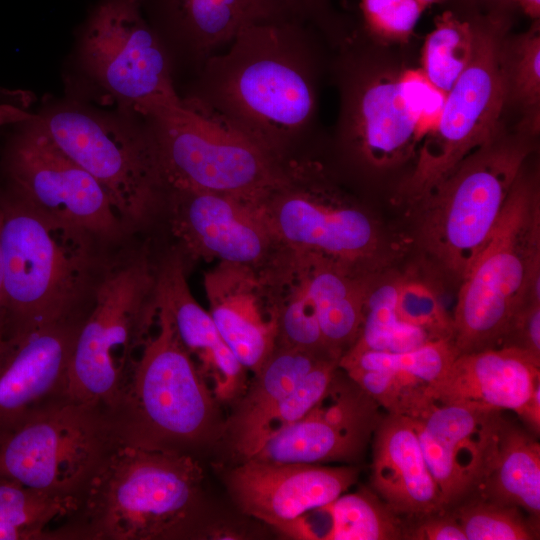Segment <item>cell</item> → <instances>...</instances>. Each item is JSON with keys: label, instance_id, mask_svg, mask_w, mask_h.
<instances>
[{"label": "cell", "instance_id": "ab89813d", "mask_svg": "<svg viewBox=\"0 0 540 540\" xmlns=\"http://www.w3.org/2000/svg\"><path fill=\"white\" fill-rule=\"evenodd\" d=\"M500 346H514L540 359V302L529 301L517 314Z\"/></svg>", "mask_w": 540, "mask_h": 540}, {"label": "cell", "instance_id": "83f0119b", "mask_svg": "<svg viewBox=\"0 0 540 540\" xmlns=\"http://www.w3.org/2000/svg\"><path fill=\"white\" fill-rule=\"evenodd\" d=\"M474 495L519 507L539 525L540 445L536 437L504 419L491 462Z\"/></svg>", "mask_w": 540, "mask_h": 540}, {"label": "cell", "instance_id": "4316f807", "mask_svg": "<svg viewBox=\"0 0 540 540\" xmlns=\"http://www.w3.org/2000/svg\"><path fill=\"white\" fill-rule=\"evenodd\" d=\"M291 255L314 303L324 344L340 359L358 337L366 295L376 274L358 275L320 258Z\"/></svg>", "mask_w": 540, "mask_h": 540}, {"label": "cell", "instance_id": "7a4b0ae2", "mask_svg": "<svg viewBox=\"0 0 540 540\" xmlns=\"http://www.w3.org/2000/svg\"><path fill=\"white\" fill-rule=\"evenodd\" d=\"M0 208V335L84 316L106 245L43 214L10 189L0 196Z\"/></svg>", "mask_w": 540, "mask_h": 540}, {"label": "cell", "instance_id": "d6986e66", "mask_svg": "<svg viewBox=\"0 0 540 540\" xmlns=\"http://www.w3.org/2000/svg\"><path fill=\"white\" fill-rule=\"evenodd\" d=\"M85 315L0 335V434L68 397L70 359Z\"/></svg>", "mask_w": 540, "mask_h": 540}, {"label": "cell", "instance_id": "8fae6325", "mask_svg": "<svg viewBox=\"0 0 540 540\" xmlns=\"http://www.w3.org/2000/svg\"><path fill=\"white\" fill-rule=\"evenodd\" d=\"M27 117L101 184L129 230L141 228L161 209L165 189L144 121L71 105Z\"/></svg>", "mask_w": 540, "mask_h": 540}, {"label": "cell", "instance_id": "6da1fadb", "mask_svg": "<svg viewBox=\"0 0 540 540\" xmlns=\"http://www.w3.org/2000/svg\"><path fill=\"white\" fill-rule=\"evenodd\" d=\"M306 19L242 29L210 56L182 102L285 165L304 151L317 109V54Z\"/></svg>", "mask_w": 540, "mask_h": 540}, {"label": "cell", "instance_id": "484cf974", "mask_svg": "<svg viewBox=\"0 0 540 540\" xmlns=\"http://www.w3.org/2000/svg\"><path fill=\"white\" fill-rule=\"evenodd\" d=\"M372 440V490L394 513L415 519L446 511L411 418L388 413Z\"/></svg>", "mask_w": 540, "mask_h": 540}, {"label": "cell", "instance_id": "bcb514c9", "mask_svg": "<svg viewBox=\"0 0 540 540\" xmlns=\"http://www.w3.org/2000/svg\"><path fill=\"white\" fill-rule=\"evenodd\" d=\"M0 222H1V208H0ZM2 299H3V270H2V259H1V252H0V311L2 307Z\"/></svg>", "mask_w": 540, "mask_h": 540}, {"label": "cell", "instance_id": "5bb4252c", "mask_svg": "<svg viewBox=\"0 0 540 540\" xmlns=\"http://www.w3.org/2000/svg\"><path fill=\"white\" fill-rule=\"evenodd\" d=\"M143 12V0H100L80 41L84 70L122 107L141 117L181 101L171 55Z\"/></svg>", "mask_w": 540, "mask_h": 540}, {"label": "cell", "instance_id": "8d00e7d4", "mask_svg": "<svg viewBox=\"0 0 540 540\" xmlns=\"http://www.w3.org/2000/svg\"><path fill=\"white\" fill-rule=\"evenodd\" d=\"M366 31L393 41H406L427 8L418 0H358Z\"/></svg>", "mask_w": 540, "mask_h": 540}, {"label": "cell", "instance_id": "603a6c76", "mask_svg": "<svg viewBox=\"0 0 540 540\" xmlns=\"http://www.w3.org/2000/svg\"><path fill=\"white\" fill-rule=\"evenodd\" d=\"M156 266L157 305L167 313L217 401H235L246 389L247 370L223 340L210 313L193 297L183 257L174 251Z\"/></svg>", "mask_w": 540, "mask_h": 540}, {"label": "cell", "instance_id": "52a82bcc", "mask_svg": "<svg viewBox=\"0 0 540 540\" xmlns=\"http://www.w3.org/2000/svg\"><path fill=\"white\" fill-rule=\"evenodd\" d=\"M283 250L332 262L352 273H380L393 247L372 214L342 192L310 157L285 164L259 203Z\"/></svg>", "mask_w": 540, "mask_h": 540}, {"label": "cell", "instance_id": "f546056e", "mask_svg": "<svg viewBox=\"0 0 540 540\" xmlns=\"http://www.w3.org/2000/svg\"><path fill=\"white\" fill-rule=\"evenodd\" d=\"M79 505L75 498L0 477V540H51V523L66 519Z\"/></svg>", "mask_w": 540, "mask_h": 540}, {"label": "cell", "instance_id": "7c38bea8", "mask_svg": "<svg viewBox=\"0 0 540 540\" xmlns=\"http://www.w3.org/2000/svg\"><path fill=\"white\" fill-rule=\"evenodd\" d=\"M504 17L476 21L471 62L444 98L439 116L423 137L416 165L400 195L419 202L462 160L497 136L508 96L501 46Z\"/></svg>", "mask_w": 540, "mask_h": 540}, {"label": "cell", "instance_id": "b9f144b4", "mask_svg": "<svg viewBox=\"0 0 540 540\" xmlns=\"http://www.w3.org/2000/svg\"><path fill=\"white\" fill-rule=\"evenodd\" d=\"M518 416L532 431V435L538 437L540 433V383L535 386Z\"/></svg>", "mask_w": 540, "mask_h": 540}, {"label": "cell", "instance_id": "f35d334b", "mask_svg": "<svg viewBox=\"0 0 540 540\" xmlns=\"http://www.w3.org/2000/svg\"><path fill=\"white\" fill-rule=\"evenodd\" d=\"M403 539L408 540H467L451 511L407 519Z\"/></svg>", "mask_w": 540, "mask_h": 540}, {"label": "cell", "instance_id": "d4e9b609", "mask_svg": "<svg viewBox=\"0 0 540 540\" xmlns=\"http://www.w3.org/2000/svg\"><path fill=\"white\" fill-rule=\"evenodd\" d=\"M540 383V359L514 346L459 353L427 392L431 403L466 404L517 415Z\"/></svg>", "mask_w": 540, "mask_h": 540}, {"label": "cell", "instance_id": "e575fe53", "mask_svg": "<svg viewBox=\"0 0 540 540\" xmlns=\"http://www.w3.org/2000/svg\"><path fill=\"white\" fill-rule=\"evenodd\" d=\"M449 511L467 540L539 539V525L513 505L473 495Z\"/></svg>", "mask_w": 540, "mask_h": 540}, {"label": "cell", "instance_id": "d6a6232c", "mask_svg": "<svg viewBox=\"0 0 540 540\" xmlns=\"http://www.w3.org/2000/svg\"><path fill=\"white\" fill-rule=\"evenodd\" d=\"M476 40V21L461 18L451 10L434 21V29L424 41L421 72L444 94L471 62Z\"/></svg>", "mask_w": 540, "mask_h": 540}, {"label": "cell", "instance_id": "7402d4cb", "mask_svg": "<svg viewBox=\"0 0 540 540\" xmlns=\"http://www.w3.org/2000/svg\"><path fill=\"white\" fill-rule=\"evenodd\" d=\"M165 45L168 40L197 74L205 61L244 28L303 18L297 0H151ZM307 20V19H306Z\"/></svg>", "mask_w": 540, "mask_h": 540}, {"label": "cell", "instance_id": "ffe728a7", "mask_svg": "<svg viewBox=\"0 0 540 540\" xmlns=\"http://www.w3.org/2000/svg\"><path fill=\"white\" fill-rule=\"evenodd\" d=\"M358 475L354 466L248 458L228 473L226 485L242 512L275 527L332 502L357 482Z\"/></svg>", "mask_w": 540, "mask_h": 540}, {"label": "cell", "instance_id": "5b68a950", "mask_svg": "<svg viewBox=\"0 0 540 540\" xmlns=\"http://www.w3.org/2000/svg\"><path fill=\"white\" fill-rule=\"evenodd\" d=\"M156 268L145 250L105 259L70 359L71 400L110 410L118 404L156 324Z\"/></svg>", "mask_w": 540, "mask_h": 540}, {"label": "cell", "instance_id": "3957f363", "mask_svg": "<svg viewBox=\"0 0 540 540\" xmlns=\"http://www.w3.org/2000/svg\"><path fill=\"white\" fill-rule=\"evenodd\" d=\"M203 470L197 458L122 447L52 540H160L199 535Z\"/></svg>", "mask_w": 540, "mask_h": 540}, {"label": "cell", "instance_id": "f1b7e54d", "mask_svg": "<svg viewBox=\"0 0 540 540\" xmlns=\"http://www.w3.org/2000/svg\"><path fill=\"white\" fill-rule=\"evenodd\" d=\"M327 357L338 358L328 352L276 346L244 392L235 400L236 407L224 423L222 434L230 446L236 444L266 412Z\"/></svg>", "mask_w": 540, "mask_h": 540}, {"label": "cell", "instance_id": "ac0fdd59", "mask_svg": "<svg viewBox=\"0 0 540 540\" xmlns=\"http://www.w3.org/2000/svg\"><path fill=\"white\" fill-rule=\"evenodd\" d=\"M413 420L446 511L475 494L491 462L502 411L432 403Z\"/></svg>", "mask_w": 540, "mask_h": 540}, {"label": "cell", "instance_id": "30bf717a", "mask_svg": "<svg viewBox=\"0 0 540 540\" xmlns=\"http://www.w3.org/2000/svg\"><path fill=\"white\" fill-rule=\"evenodd\" d=\"M164 188L226 194L260 203L284 166L248 139L180 102L142 116Z\"/></svg>", "mask_w": 540, "mask_h": 540}, {"label": "cell", "instance_id": "8992f818", "mask_svg": "<svg viewBox=\"0 0 540 540\" xmlns=\"http://www.w3.org/2000/svg\"><path fill=\"white\" fill-rule=\"evenodd\" d=\"M539 216L538 192L521 173L460 281L452 316L458 353L500 346L520 310L540 302Z\"/></svg>", "mask_w": 540, "mask_h": 540}, {"label": "cell", "instance_id": "4dcf8cb0", "mask_svg": "<svg viewBox=\"0 0 540 540\" xmlns=\"http://www.w3.org/2000/svg\"><path fill=\"white\" fill-rule=\"evenodd\" d=\"M399 280L379 278V273L372 277L358 337L346 352H402L431 340L424 331L400 318L396 308Z\"/></svg>", "mask_w": 540, "mask_h": 540}, {"label": "cell", "instance_id": "2e32d148", "mask_svg": "<svg viewBox=\"0 0 540 540\" xmlns=\"http://www.w3.org/2000/svg\"><path fill=\"white\" fill-rule=\"evenodd\" d=\"M183 257L264 269L283 252L259 203L215 192L165 188L162 207Z\"/></svg>", "mask_w": 540, "mask_h": 540}, {"label": "cell", "instance_id": "ee69618b", "mask_svg": "<svg viewBox=\"0 0 540 540\" xmlns=\"http://www.w3.org/2000/svg\"><path fill=\"white\" fill-rule=\"evenodd\" d=\"M529 17L538 20L540 16V0H514Z\"/></svg>", "mask_w": 540, "mask_h": 540}, {"label": "cell", "instance_id": "9a60e30c", "mask_svg": "<svg viewBox=\"0 0 540 540\" xmlns=\"http://www.w3.org/2000/svg\"><path fill=\"white\" fill-rule=\"evenodd\" d=\"M3 169L19 197L106 246L120 243L129 231L101 184L27 116L5 149Z\"/></svg>", "mask_w": 540, "mask_h": 540}, {"label": "cell", "instance_id": "74e56055", "mask_svg": "<svg viewBox=\"0 0 540 540\" xmlns=\"http://www.w3.org/2000/svg\"><path fill=\"white\" fill-rule=\"evenodd\" d=\"M511 69L505 68L508 94L512 92L524 108L538 118L540 102L539 24L516 42Z\"/></svg>", "mask_w": 540, "mask_h": 540}, {"label": "cell", "instance_id": "4fadbf2b", "mask_svg": "<svg viewBox=\"0 0 540 540\" xmlns=\"http://www.w3.org/2000/svg\"><path fill=\"white\" fill-rule=\"evenodd\" d=\"M339 138L357 162L382 168L407 159L436 121L446 94L421 70L382 75L355 57L339 63Z\"/></svg>", "mask_w": 540, "mask_h": 540}, {"label": "cell", "instance_id": "ba28073f", "mask_svg": "<svg viewBox=\"0 0 540 540\" xmlns=\"http://www.w3.org/2000/svg\"><path fill=\"white\" fill-rule=\"evenodd\" d=\"M122 447L110 409L65 397L0 434V477L81 504Z\"/></svg>", "mask_w": 540, "mask_h": 540}, {"label": "cell", "instance_id": "7bdbcfd3", "mask_svg": "<svg viewBox=\"0 0 540 540\" xmlns=\"http://www.w3.org/2000/svg\"><path fill=\"white\" fill-rule=\"evenodd\" d=\"M303 9L307 20H314L320 24H326L328 16V0H297Z\"/></svg>", "mask_w": 540, "mask_h": 540}, {"label": "cell", "instance_id": "cb8c5ba5", "mask_svg": "<svg viewBox=\"0 0 540 540\" xmlns=\"http://www.w3.org/2000/svg\"><path fill=\"white\" fill-rule=\"evenodd\" d=\"M452 340H429L402 352H346L338 366L390 414L415 418L432 403L427 392L452 364Z\"/></svg>", "mask_w": 540, "mask_h": 540}, {"label": "cell", "instance_id": "836d02e7", "mask_svg": "<svg viewBox=\"0 0 540 540\" xmlns=\"http://www.w3.org/2000/svg\"><path fill=\"white\" fill-rule=\"evenodd\" d=\"M332 519L328 540H399L405 518L394 513L372 490L344 492L328 503Z\"/></svg>", "mask_w": 540, "mask_h": 540}, {"label": "cell", "instance_id": "f6af8a7d", "mask_svg": "<svg viewBox=\"0 0 540 540\" xmlns=\"http://www.w3.org/2000/svg\"><path fill=\"white\" fill-rule=\"evenodd\" d=\"M487 2L488 4L496 7V8H504L508 6L510 3L514 2V0H483Z\"/></svg>", "mask_w": 540, "mask_h": 540}, {"label": "cell", "instance_id": "9c48e42d", "mask_svg": "<svg viewBox=\"0 0 540 540\" xmlns=\"http://www.w3.org/2000/svg\"><path fill=\"white\" fill-rule=\"evenodd\" d=\"M528 151L525 144L496 136L417 202L422 247L457 281L491 235Z\"/></svg>", "mask_w": 540, "mask_h": 540}, {"label": "cell", "instance_id": "60d3db41", "mask_svg": "<svg viewBox=\"0 0 540 540\" xmlns=\"http://www.w3.org/2000/svg\"><path fill=\"white\" fill-rule=\"evenodd\" d=\"M332 526L328 504L308 510L274 528L283 536L298 540H328Z\"/></svg>", "mask_w": 540, "mask_h": 540}, {"label": "cell", "instance_id": "d590c367", "mask_svg": "<svg viewBox=\"0 0 540 540\" xmlns=\"http://www.w3.org/2000/svg\"><path fill=\"white\" fill-rule=\"evenodd\" d=\"M396 308L403 321L424 331L431 340L453 341V317L435 289L423 280L400 277Z\"/></svg>", "mask_w": 540, "mask_h": 540}, {"label": "cell", "instance_id": "1f68e13d", "mask_svg": "<svg viewBox=\"0 0 540 540\" xmlns=\"http://www.w3.org/2000/svg\"><path fill=\"white\" fill-rule=\"evenodd\" d=\"M338 363L339 359L336 357L321 360L231 448L244 460L248 459L270 438L301 419L328 390L339 369Z\"/></svg>", "mask_w": 540, "mask_h": 540}, {"label": "cell", "instance_id": "7dc6e473", "mask_svg": "<svg viewBox=\"0 0 540 540\" xmlns=\"http://www.w3.org/2000/svg\"><path fill=\"white\" fill-rule=\"evenodd\" d=\"M422 4H424L427 8L434 5V4H441L446 2L447 0H418Z\"/></svg>", "mask_w": 540, "mask_h": 540}, {"label": "cell", "instance_id": "44dd1931", "mask_svg": "<svg viewBox=\"0 0 540 540\" xmlns=\"http://www.w3.org/2000/svg\"><path fill=\"white\" fill-rule=\"evenodd\" d=\"M208 312L240 364L255 374L277 346L276 293L269 266L219 262L204 277Z\"/></svg>", "mask_w": 540, "mask_h": 540}, {"label": "cell", "instance_id": "277c9868", "mask_svg": "<svg viewBox=\"0 0 540 540\" xmlns=\"http://www.w3.org/2000/svg\"><path fill=\"white\" fill-rule=\"evenodd\" d=\"M156 325L111 411L124 447L197 458L223 433L219 402L159 306Z\"/></svg>", "mask_w": 540, "mask_h": 540}, {"label": "cell", "instance_id": "e0dca14e", "mask_svg": "<svg viewBox=\"0 0 540 540\" xmlns=\"http://www.w3.org/2000/svg\"><path fill=\"white\" fill-rule=\"evenodd\" d=\"M378 408L363 389L337 371L316 405L250 458L303 464L356 461L381 418Z\"/></svg>", "mask_w": 540, "mask_h": 540}]
</instances>
